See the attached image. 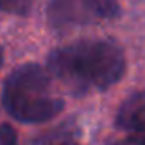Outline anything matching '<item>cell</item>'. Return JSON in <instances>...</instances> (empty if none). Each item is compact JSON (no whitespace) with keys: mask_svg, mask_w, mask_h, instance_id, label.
<instances>
[{"mask_svg":"<svg viewBox=\"0 0 145 145\" xmlns=\"http://www.w3.org/2000/svg\"><path fill=\"white\" fill-rule=\"evenodd\" d=\"M34 4V0H0V10L9 14H27Z\"/></svg>","mask_w":145,"mask_h":145,"instance_id":"5b68a950","label":"cell"},{"mask_svg":"<svg viewBox=\"0 0 145 145\" xmlns=\"http://www.w3.org/2000/svg\"><path fill=\"white\" fill-rule=\"evenodd\" d=\"M53 75L77 91L108 89L125 74V55L111 41H79L48 56Z\"/></svg>","mask_w":145,"mask_h":145,"instance_id":"6da1fadb","label":"cell"},{"mask_svg":"<svg viewBox=\"0 0 145 145\" xmlns=\"http://www.w3.org/2000/svg\"><path fill=\"white\" fill-rule=\"evenodd\" d=\"M120 14L116 0H50L48 19L56 29L89 24L99 19H114Z\"/></svg>","mask_w":145,"mask_h":145,"instance_id":"3957f363","label":"cell"},{"mask_svg":"<svg viewBox=\"0 0 145 145\" xmlns=\"http://www.w3.org/2000/svg\"><path fill=\"white\" fill-rule=\"evenodd\" d=\"M116 126L131 133H145V92L133 94L121 104Z\"/></svg>","mask_w":145,"mask_h":145,"instance_id":"277c9868","label":"cell"},{"mask_svg":"<svg viewBox=\"0 0 145 145\" xmlns=\"http://www.w3.org/2000/svg\"><path fill=\"white\" fill-rule=\"evenodd\" d=\"M0 145H19L17 135L12 126L9 125H0Z\"/></svg>","mask_w":145,"mask_h":145,"instance_id":"8992f818","label":"cell"},{"mask_svg":"<svg viewBox=\"0 0 145 145\" xmlns=\"http://www.w3.org/2000/svg\"><path fill=\"white\" fill-rule=\"evenodd\" d=\"M130 145H145V133H133L130 138Z\"/></svg>","mask_w":145,"mask_h":145,"instance_id":"52a82bcc","label":"cell"},{"mask_svg":"<svg viewBox=\"0 0 145 145\" xmlns=\"http://www.w3.org/2000/svg\"><path fill=\"white\" fill-rule=\"evenodd\" d=\"M116 145H118V143H116Z\"/></svg>","mask_w":145,"mask_h":145,"instance_id":"30bf717a","label":"cell"},{"mask_svg":"<svg viewBox=\"0 0 145 145\" xmlns=\"http://www.w3.org/2000/svg\"><path fill=\"white\" fill-rule=\"evenodd\" d=\"M68 145H74V143H68Z\"/></svg>","mask_w":145,"mask_h":145,"instance_id":"9c48e42d","label":"cell"},{"mask_svg":"<svg viewBox=\"0 0 145 145\" xmlns=\"http://www.w3.org/2000/svg\"><path fill=\"white\" fill-rule=\"evenodd\" d=\"M50 77L36 63L19 67L4 86V106L10 116L22 123H41L63 109V101L48 96Z\"/></svg>","mask_w":145,"mask_h":145,"instance_id":"7a4b0ae2","label":"cell"},{"mask_svg":"<svg viewBox=\"0 0 145 145\" xmlns=\"http://www.w3.org/2000/svg\"><path fill=\"white\" fill-rule=\"evenodd\" d=\"M0 65H2V50H0Z\"/></svg>","mask_w":145,"mask_h":145,"instance_id":"ba28073f","label":"cell"}]
</instances>
